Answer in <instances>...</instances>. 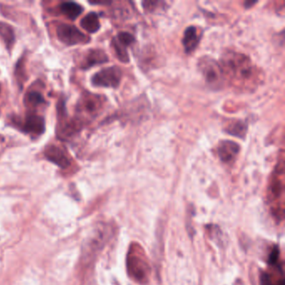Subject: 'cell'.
Instances as JSON below:
<instances>
[{
	"mask_svg": "<svg viewBox=\"0 0 285 285\" xmlns=\"http://www.w3.org/2000/svg\"><path fill=\"white\" fill-rule=\"evenodd\" d=\"M198 68L210 87L216 90L223 87L226 78L222 66L214 59L208 56L201 58L198 62Z\"/></svg>",
	"mask_w": 285,
	"mask_h": 285,
	"instance_id": "cell-2",
	"label": "cell"
},
{
	"mask_svg": "<svg viewBox=\"0 0 285 285\" xmlns=\"http://www.w3.org/2000/svg\"><path fill=\"white\" fill-rule=\"evenodd\" d=\"M24 61L20 59L19 63H18L17 66H16V71H15V75H16V77H17L18 80L19 81H25L24 80V76L25 75V72H24Z\"/></svg>",
	"mask_w": 285,
	"mask_h": 285,
	"instance_id": "cell-19",
	"label": "cell"
},
{
	"mask_svg": "<svg viewBox=\"0 0 285 285\" xmlns=\"http://www.w3.org/2000/svg\"><path fill=\"white\" fill-rule=\"evenodd\" d=\"M82 107L90 115H96L102 109V99L100 96H87L85 99L83 100Z\"/></svg>",
	"mask_w": 285,
	"mask_h": 285,
	"instance_id": "cell-15",
	"label": "cell"
},
{
	"mask_svg": "<svg viewBox=\"0 0 285 285\" xmlns=\"http://www.w3.org/2000/svg\"><path fill=\"white\" fill-rule=\"evenodd\" d=\"M80 26L91 34L98 31L101 28V24L97 14L95 12H91L86 14L80 21Z\"/></svg>",
	"mask_w": 285,
	"mask_h": 285,
	"instance_id": "cell-12",
	"label": "cell"
},
{
	"mask_svg": "<svg viewBox=\"0 0 285 285\" xmlns=\"http://www.w3.org/2000/svg\"><path fill=\"white\" fill-rule=\"evenodd\" d=\"M221 63L225 78L237 89L252 91L259 85L261 74L245 54L226 51L223 54Z\"/></svg>",
	"mask_w": 285,
	"mask_h": 285,
	"instance_id": "cell-1",
	"label": "cell"
},
{
	"mask_svg": "<svg viewBox=\"0 0 285 285\" xmlns=\"http://www.w3.org/2000/svg\"><path fill=\"white\" fill-rule=\"evenodd\" d=\"M134 258H129V261H128V267H130V272H131V275L136 277L139 280L143 279L146 276V263H145L144 260L140 259L138 257L134 256Z\"/></svg>",
	"mask_w": 285,
	"mask_h": 285,
	"instance_id": "cell-13",
	"label": "cell"
},
{
	"mask_svg": "<svg viewBox=\"0 0 285 285\" xmlns=\"http://www.w3.org/2000/svg\"><path fill=\"white\" fill-rule=\"evenodd\" d=\"M26 101L28 102L29 105H32V106H38L46 102L44 96L38 91H30L27 93Z\"/></svg>",
	"mask_w": 285,
	"mask_h": 285,
	"instance_id": "cell-18",
	"label": "cell"
},
{
	"mask_svg": "<svg viewBox=\"0 0 285 285\" xmlns=\"http://www.w3.org/2000/svg\"><path fill=\"white\" fill-rule=\"evenodd\" d=\"M59 9L66 17L72 20H76L79 17L84 10L82 6L79 5L78 3H74V2H65V3H61L59 5Z\"/></svg>",
	"mask_w": 285,
	"mask_h": 285,
	"instance_id": "cell-14",
	"label": "cell"
},
{
	"mask_svg": "<svg viewBox=\"0 0 285 285\" xmlns=\"http://www.w3.org/2000/svg\"><path fill=\"white\" fill-rule=\"evenodd\" d=\"M200 37L198 35V29L194 26H190L184 32L182 44L186 53L195 51L199 44Z\"/></svg>",
	"mask_w": 285,
	"mask_h": 285,
	"instance_id": "cell-10",
	"label": "cell"
},
{
	"mask_svg": "<svg viewBox=\"0 0 285 285\" xmlns=\"http://www.w3.org/2000/svg\"><path fill=\"white\" fill-rule=\"evenodd\" d=\"M135 42V38L132 34L127 32H121L114 38L112 40L113 46L116 56L122 62H129V54L127 52V48Z\"/></svg>",
	"mask_w": 285,
	"mask_h": 285,
	"instance_id": "cell-6",
	"label": "cell"
},
{
	"mask_svg": "<svg viewBox=\"0 0 285 285\" xmlns=\"http://www.w3.org/2000/svg\"><path fill=\"white\" fill-rule=\"evenodd\" d=\"M56 34L60 42L66 46H77L87 42L88 38L76 26L62 24L56 28Z\"/></svg>",
	"mask_w": 285,
	"mask_h": 285,
	"instance_id": "cell-3",
	"label": "cell"
},
{
	"mask_svg": "<svg viewBox=\"0 0 285 285\" xmlns=\"http://www.w3.org/2000/svg\"><path fill=\"white\" fill-rule=\"evenodd\" d=\"M45 156L48 161L65 169L71 166V159L62 147L56 145H50L45 150Z\"/></svg>",
	"mask_w": 285,
	"mask_h": 285,
	"instance_id": "cell-7",
	"label": "cell"
},
{
	"mask_svg": "<svg viewBox=\"0 0 285 285\" xmlns=\"http://www.w3.org/2000/svg\"><path fill=\"white\" fill-rule=\"evenodd\" d=\"M261 285H273L271 281V277L268 274H263L261 277Z\"/></svg>",
	"mask_w": 285,
	"mask_h": 285,
	"instance_id": "cell-20",
	"label": "cell"
},
{
	"mask_svg": "<svg viewBox=\"0 0 285 285\" xmlns=\"http://www.w3.org/2000/svg\"><path fill=\"white\" fill-rule=\"evenodd\" d=\"M0 36L5 43L7 48L11 49L15 41V34L14 28L9 24L0 22Z\"/></svg>",
	"mask_w": 285,
	"mask_h": 285,
	"instance_id": "cell-17",
	"label": "cell"
},
{
	"mask_svg": "<svg viewBox=\"0 0 285 285\" xmlns=\"http://www.w3.org/2000/svg\"><path fill=\"white\" fill-rule=\"evenodd\" d=\"M108 61V56L102 50H91L88 52L84 62L82 64V68L89 69L94 65H101Z\"/></svg>",
	"mask_w": 285,
	"mask_h": 285,
	"instance_id": "cell-11",
	"label": "cell"
},
{
	"mask_svg": "<svg viewBox=\"0 0 285 285\" xmlns=\"http://www.w3.org/2000/svg\"><path fill=\"white\" fill-rule=\"evenodd\" d=\"M239 153V146L233 141H223L217 146V154L221 161L225 163L234 161Z\"/></svg>",
	"mask_w": 285,
	"mask_h": 285,
	"instance_id": "cell-8",
	"label": "cell"
},
{
	"mask_svg": "<svg viewBox=\"0 0 285 285\" xmlns=\"http://www.w3.org/2000/svg\"><path fill=\"white\" fill-rule=\"evenodd\" d=\"M122 71L117 66L103 69L92 77L91 81L96 86L116 88L122 79Z\"/></svg>",
	"mask_w": 285,
	"mask_h": 285,
	"instance_id": "cell-4",
	"label": "cell"
},
{
	"mask_svg": "<svg viewBox=\"0 0 285 285\" xmlns=\"http://www.w3.org/2000/svg\"><path fill=\"white\" fill-rule=\"evenodd\" d=\"M58 136L61 139H68L73 136L79 130V126L77 122L69 120L65 110V102L59 101L58 104Z\"/></svg>",
	"mask_w": 285,
	"mask_h": 285,
	"instance_id": "cell-5",
	"label": "cell"
},
{
	"mask_svg": "<svg viewBox=\"0 0 285 285\" xmlns=\"http://www.w3.org/2000/svg\"><path fill=\"white\" fill-rule=\"evenodd\" d=\"M24 131L28 134H33L36 136L42 135L46 130V122L42 116H38L35 114L28 115L25 120L23 127Z\"/></svg>",
	"mask_w": 285,
	"mask_h": 285,
	"instance_id": "cell-9",
	"label": "cell"
},
{
	"mask_svg": "<svg viewBox=\"0 0 285 285\" xmlns=\"http://www.w3.org/2000/svg\"><path fill=\"white\" fill-rule=\"evenodd\" d=\"M225 130L230 135L244 138L247 132V125L242 121H232L227 125Z\"/></svg>",
	"mask_w": 285,
	"mask_h": 285,
	"instance_id": "cell-16",
	"label": "cell"
}]
</instances>
